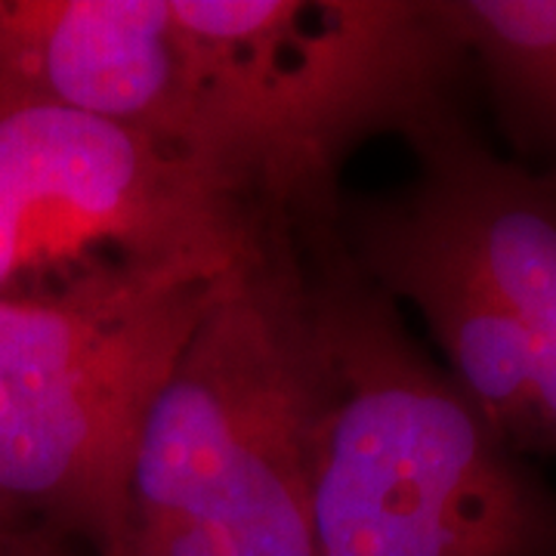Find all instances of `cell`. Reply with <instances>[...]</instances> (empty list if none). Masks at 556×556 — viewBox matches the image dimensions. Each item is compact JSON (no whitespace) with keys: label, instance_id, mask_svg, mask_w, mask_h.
<instances>
[{"label":"cell","instance_id":"1","mask_svg":"<svg viewBox=\"0 0 556 556\" xmlns=\"http://www.w3.org/2000/svg\"><path fill=\"white\" fill-rule=\"evenodd\" d=\"M298 241L313 556H556V489L420 350L340 223Z\"/></svg>","mask_w":556,"mask_h":556},{"label":"cell","instance_id":"2","mask_svg":"<svg viewBox=\"0 0 556 556\" xmlns=\"http://www.w3.org/2000/svg\"><path fill=\"white\" fill-rule=\"evenodd\" d=\"M186 50L179 159L288 219L340 223V170L368 139L470 118L473 75L442 0H170Z\"/></svg>","mask_w":556,"mask_h":556},{"label":"cell","instance_id":"3","mask_svg":"<svg viewBox=\"0 0 556 556\" xmlns=\"http://www.w3.org/2000/svg\"><path fill=\"white\" fill-rule=\"evenodd\" d=\"M303 424L306 266L276 217L142 417L97 556H313Z\"/></svg>","mask_w":556,"mask_h":556},{"label":"cell","instance_id":"4","mask_svg":"<svg viewBox=\"0 0 556 556\" xmlns=\"http://www.w3.org/2000/svg\"><path fill=\"white\" fill-rule=\"evenodd\" d=\"M232 269L112 260L0 298L3 507L100 554L118 529L142 417Z\"/></svg>","mask_w":556,"mask_h":556},{"label":"cell","instance_id":"5","mask_svg":"<svg viewBox=\"0 0 556 556\" xmlns=\"http://www.w3.org/2000/svg\"><path fill=\"white\" fill-rule=\"evenodd\" d=\"M273 214L195 164L105 121L0 105V298L112 260L232 269Z\"/></svg>","mask_w":556,"mask_h":556},{"label":"cell","instance_id":"6","mask_svg":"<svg viewBox=\"0 0 556 556\" xmlns=\"http://www.w3.org/2000/svg\"><path fill=\"white\" fill-rule=\"evenodd\" d=\"M340 241L396 303H412L455 387L519 455L551 457L535 365L517 318L477 263L405 189L343 195Z\"/></svg>","mask_w":556,"mask_h":556},{"label":"cell","instance_id":"7","mask_svg":"<svg viewBox=\"0 0 556 556\" xmlns=\"http://www.w3.org/2000/svg\"><path fill=\"white\" fill-rule=\"evenodd\" d=\"M0 105L78 112L179 155L186 50L170 0H0Z\"/></svg>","mask_w":556,"mask_h":556},{"label":"cell","instance_id":"8","mask_svg":"<svg viewBox=\"0 0 556 556\" xmlns=\"http://www.w3.org/2000/svg\"><path fill=\"white\" fill-rule=\"evenodd\" d=\"M412 152L417 177L405 192L517 318L556 457V192L529 167L501 159L470 118L417 139Z\"/></svg>","mask_w":556,"mask_h":556},{"label":"cell","instance_id":"9","mask_svg":"<svg viewBox=\"0 0 556 556\" xmlns=\"http://www.w3.org/2000/svg\"><path fill=\"white\" fill-rule=\"evenodd\" d=\"M504 139L556 192V0H442Z\"/></svg>","mask_w":556,"mask_h":556},{"label":"cell","instance_id":"10","mask_svg":"<svg viewBox=\"0 0 556 556\" xmlns=\"http://www.w3.org/2000/svg\"><path fill=\"white\" fill-rule=\"evenodd\" d=\"M47 544H65L60 538H53L50 532H43L38 526L25 522L16 517L10 507L0 504V554H22V551H38Z\"/></svg>","mask_w":556,"mask_h":556},{"label":"cell","instance_id":"11","mask_svg":"<svg viewBox=\"0 0 556 556\" xmlns=\"http://www.w3.org/2000/svg\"><path fill=\"white\" fill-rule=\"evenodd\" d=\"M0 556H72V547H68V544H47V547H38V551H22V554Z\"/></svg>","mask_w":556,"mask_h":556}]
</instances>
